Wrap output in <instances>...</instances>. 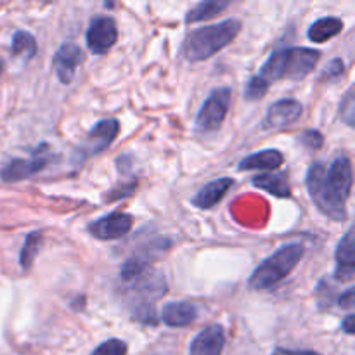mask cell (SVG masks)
<instances>
[{"label": "cell", "mask_w": 355, "mask_h": 355, "mask_svg": "<svg viewBox=\"0 0 355 355\" xmlns=\"http://www.w3.org/2000/svg\"><path fill=\"white\" fill-rule=\"evenodd\" d=\"M352 163L345 155L338 156L329 168L322 163H312L305 177L311 200L322 215L335 222H345L349 217L347 200L352 193Z\"/></svg>", "instance_id": "cell-1"}, {"label": "cell", "mask_w": 355, "mask_h": 355, "mask_svg": "<svg viewBox=\"0 0 355 355\" xmlns=\"http://www.w3.org/2000/svg\"><path fill=\"white\" fill-rule=\"evenodd\" d=\"M321 59V52L309 47H284L272 52L259 76L266 83L277 82V80H302L318 66Z\"/></svg>", "instance_id": "cell-2"}, {"label": "cell", "mask_w": 355, "mask_h": 355, "mask_svg": "<svg viewBox=\"0 0 355 355\" xmlns=\"http://www.w3.org/2000/svg\"><path fill=\"white\" fill-rule=\"evenodd\" d=\"M241 31V21L239 19H225L217 24H208V26L198 28L187 35L184 42V58L191 62L207 61L211 55L220 52Z\"/></svg>", "instance_id": "cell-3"}, {"label": "cell", "mask_w": 355, "mask_h": 355, "mask_svg": "<svg viewBox=\"0 0 355 355\" xmlns=\"http://www.w3.org/2000/svg\"><path fill=\"white\" fill-rule=\"evenodd\" d=\"M304 245L300 243H288L283 245L276 253L263 260L248 279V286L255 291H266L277 286L281 281L286 279L295 267L304 259Z\"/></svg>", "instance_id": "cell-4"}, {"label": "cell", "mask_w": 355, "mask_h": 355, "mask_svg": "<svg viewBox=\"0 0 355 355\" xmlns=\"http://www.w3.org/2000/svg\"><path fill=\"white\" fill-rule=\"evenodd\" d=\"M232 90L229 87H220L215 89L207 101L201 106L200 113H198L196 121H194V128L200 134H211V132L218 130L224 123L225 116H227L229 106H231Z\"/></svg>", "instance_id": "cell-5"}, {"label": "cell", "mask_w": 355, "mask_h": 355, "mask_svg": "<svg viewBox=\"0 0 355 355\" xmlns=\"http://www.w3.org/2000/svg\"><path fill=\"white\" fill-rule=\"evenodd\" d=\"M118 132H120V121L110 118V120H101L94 125L92 130L87 134L82 144L76 148L75 155H73V162L83 163L90 156H97L103 151H106L116 139Z\"/></svg>", "instance_id": "cell-6"}, {"label": "cell", "mask_w": 355, "mask_h": 355, "mask_svg": "<svg viewBox=\"0 0 355 355\" xmlns=\"http://www.w3.org/2000/svg\"><path fill=\"white\" fill-rule=\"evenodd\" d=\"M172 246V241L166 238H156L153 241H149L144 248H139L130 259L125 260L123 267L120 270V277L123 283L130 284L132 281H135L137 277H141L142 274H146L151 267V263L155 260H158L159 257L165 252H168V248Z\"/></svg>", "instance_id": "cell-7"}, {"label": "cell", "mask_w": 355, "mask_h": 355, "mask_svg": "<svg viewBox=\"0 0 355 355\" xmlns=\"http://www.w3.org/2000/svg\"><path fill=\"white\" fill-rule=\"evenodd\" d=\"M51 159L52 151L49 144H40L31 153L30 158L10 159L7 165H3V168L0 170V179L3 182H19V180L30 179L42 172L51 163Z\"/></svg>", "instance_id": "cell-8"}, {"label": "cell", "mask_w": 355, "mask_h": 355, "mask_svg": "<svg viewBox=\"0 0 355 355\" xmlns=\"http://www.w3.org/2000/svg\"><path fill=\"white\" fill-rule=\"evenodd\" d=\"M118 40V28L113 17L97 16L90 21L87 30V47L90 52L101 55L106 54Z\"/></svg>", "instance_id": "cell-9"}, {"label": "cell", "mask_w": 355, "mask_h": 355, "mask_svg": "<svg viewBox=\"0 0 355 355\" xmlns=\"http://www.w3.org/2000/svg\"><path fill=\"white\" fill-rule=\"evenodd\" d=\"M134 225V217L125 211H111L104 217L97 218L89 225V232L101 241H111V239L123 238L128 234Z\"/></svg>", "instance_id": "cell-10"}, {"label": "cell", "mask_w": 355, "mask_h": 355, "mask_svg": "<svg viewBox=\"0 0 355 355\" xmlns=\"http://www.w3.org/2000/svg\"><path fill=\"white\" fill-rule=\"evenodd\" d=\"M302 113H304V106L300 104V101L290 99V97L286 99L284 97V99L276 101L269 107L262 121V127L266 130H281V128H286L290 125L297 123L300 120Z\"/></svg>", "instance_id": "cell-11"}, {"label": "cell", "mask_w": 355, "mask_h": 355, "mask_svg": "<svg viewBox=\"0 0 355 355\" xmlns=\"http://www.w3.org/2000/svg\"><path fill=\"white\" fill-rule=\"evenodd\" d=\"M225 347V329L210 324L201 329L191 342L189 355H222Z\"/></svg>", "instance_id": "cell-12"}, {"label": "cell", "mask_w": 355, "mask_h": 355, "mask_svg": "<svg viewBox=\"0 0 355 355\" xmlns=\"http://www.w3.org/2000/svg\"><path fill=\"white\" fill-rule=\"evenodd\" d=\"M80 62H82V51H80L78 45L69 44L68 42V44H62L61 47L58 49L52 64H54L55 75L61 80V83L69 85V83L73 82L76 68H78Z\"/></svg>", "instance_id": "cell-13"}, {"label": "cell", "mask_w": 355, "mask_h": 355, "mask_svg": "<svg viewBox=\"0 0 355 355\" xmlns=\"http://www.w3.org/2000/svg\"><path fill=\"white\" fill-rule=\"evenodd\" d=\"M336 281H352L355 270V246H354V229L350 227L342 241L338 243L335 252Z\"/></svg>", "instance_id": "cell-14"}, {"label": "cell", "mask_w": 355, "mask_h": 355, "mask_svg": "<svg viewBox=\"0 0 355 355\" xmlns=\"http://www.w3.org/2000/svg\"><path fill=\"white\" fill-rule=\"evenodd\" d=\"M232 186H234V180L229 179V177L211 180L198 191L196 196L193 198V205L200 210H211L215 205L224 200V196Z\"/></svg>", "instance_id": "cell-15"}, {"label": "cell", "mask_w": 355, "mask_h": 355, "mask_svg": "<svg viewBox=\"0 0 355 355\" xmlns=\"http://www.w3.org/2000/svg\"><path fill=\"white\" fill-rule=\"evenodd\" d=\"M198 318V307L191 302H172L162 311V321L168 328H186Z\"/></svg>", "instance_id": "cell-16"}, {"label": "cell", "mask_w": 355, "mask_h": 355, "mask_svg": "<svg viewBox=\"0 0 355 355\" xmlns=\"http://www.w3.org/2000/svg\"><path fill=\"white\" fill-rule=\"evenodd\" d=\"M284 163V156L283 153L277 151V149H263V151L253 153V155L246 156L245 159H241L238 165V170H272L281 168Z\"/></svg>", "instance_id": "cell-17"}, {"label": "cell", "mask_w": 355, "mask_h": 355, "mask_svg": "<svg viewBox=\"0 0 355 355\" xmlns=\"http://www.w3.org/2000/svg\"><path fill=\"white\" fill-rule=\"evenodd\" d=\"M343 31V21L338 17H321L315 23L311 24L307 31L309 40L314 44H324V42L331 40L336 35Z\"/></svg>", "instance_id": "cell-18"}, {"label": "cell", "mask_w": 355, "mask_h": 355, "mask_svg": "<svg viewBox=\"0 0 355 355\" xmlns=\"http://www.w3.org/2000/svg\"><path fill=\"white\" fill-rule=\"evenodd\" d=\"M252 184L259 189L267 191L276 198H291V187L284 173H262L253 177Z\"/></svg>", "instance_id": "cell-19"}, {"label": "cell", "mask_w": 355, "mask_h": 355, "mask_svg": "<svg viewBox=\"0 0 355 355\" xmlns=\"http://www.w3.org/2000/svg\"><path fill=\"white\" fill-rule=\"evenodd\" d=\"M229 7L227 0H207V2H201L198 6H194L193 9L187 12L186 23H200V21H207L215 17L217 14H220L222 10H225Z\"/></svg>", "instance_id": "cell-20"}, {"label": "cell", "mask_w": 355, "mask_h": 355, "mask_svg": "<svg viewBox=\"0 0 355 355\" xmlns=\"http://www.w3.org/2000/svg\"><path fill=\"white\" fill-rule=\"evenodd\" d=\"M37 40L28 31L19 30L12 35V42H10V52L14 58H23L24 61H31L37 55Z\"/></svg>", "instance_id": "cell-21"}, {"label": "cell", "mask_w": 355, "mask_h": 355, "mask_svg": "<svg viewBox=\"0 0 355 355\" xmlns=\"http://www.w3.org/2000/svg\"><path fill=\"white\" fill-rule=\"evenodd\" d=\"M42 243H44V234L42 231H35L31 234L26 236V241H24L23 248H21L19 255V263L23 270H30L33 266L35 259H37L38 252L42 248Z\"/></svg>", "instance_id": "cell-22"}, {"label": "cell", "mask_w": 355, "mask_h": 355, "mask_svg": "<svg viewBox=\"0 0 355 355\" xmlns=\"http://www.w3.org/2000/svg\"><path fill=\"white\" fill-rule=\"evenodd\" d=\"M269 83L263 82L262 78H260L259 75L252 76V78L248 80V83H246V89H245V97L248 101H260L263 96L267 94V90H269Z\"/></svg>", "instance_id": "cell-23"}, {"label": "cell", "mask_w": 355, "mask_h": 355, "mask_svg": "<svg viewBox=\"0 0 355 355\" xmlns=\"http://www.w3.org/2000/svg\"><path fill=\"white\" fill-rule=\"evenodd\" d=\"M128 347L123 340L111 338L106 340L104 343H101L96 350L90 355H127Z\"/></svg>", "instance_id": "cell-24"}, {"label": "cell", "mask_w": 355, "mask_h": 355, "mask_svg": "<svg viewBox=\"0 0 355 355\" xmlns=\"http://www.w3.org/2000/svg\"><path fill=\"white\" fill-rule=\"evenodd\" d=\"M132 315H134L135 321L142 322V324H158V315H156V309L153 304L135 305V311Z\"/></svg>", "instance_id": "cell-25"}, {"label": "cell", "mask_w": 355, "mask_h": 355, "mask_svg": "<svg viewBox=\"0 0 355 355\" xmlns=\"http://www.w3.org/2000/svg\"><path fill=\"white\" fill-rule=\"evenodd\" d=\"M354 114H355L354 90L349 89V92H347L345 97L342 99V104H340V118H342L349 127H354Z\"/></svg>", "instance_id": "cell-26"}, {"label": "cell", "mask_w": 355, "mask_h": 355, "mask_svg": "<svg viewBox=\"0 0 355 355\" xmlns=\"http://www.w3.org/2000/svg\"><path fill=\"white\" fill-rule=\"evenodd\" d=\"M298 141H300L307 149H314V151L315 149L322 148V144H324V137H322L321 132H318V130L304 132V134L298 137Z\"/></svg>", "instance_id": "cell-27"}, {"label": "cell", "mask_w": 355, "mask_h": 355, "mask_svg": "<svg viewBox=\"0 0 355 355\" xmlns=\"http://www.w3.org/2000/svg\"><path fill=\"white\" fill-rule=\"evenodd\" d=\"M343 71H345V62H343V59L336 58L333 59V61H329V64L326 66L324 71H322V80H335L338 78V76L343 75Z\"/></svg>", "instance_id": "cell-28"}, {"label": "cell", "mask_w": 355, "mask_h": 355, "mask_svg": "<svg viewBox=\"0 0 355 355\" xmlns=\"http://www.w3.org/2000/svg\"><path fill=\"white\" fill-rule=\"evenodd\" d=\"M354 297H355V290L354 288H349L347 291H343L342 295H340L338 298H336V302H338V307L342 309H352L354 307Z\"/></svg>", "instance_id": "cell-29"}, {"label": "cell", "mask_w": 355, "mask_h": 355, "mask_svg": "<svg viewBox=\"0 0 355 355\" xmlns=\"http://www.w3.org/2000/svg\"><path fill=\"white\" fill-rule=\"evenodd\" d=\"M272 355H321V354L312 352V350H290V349H281V347H277V349L272 352Z\"/></svg>", "instance_id": "cell-30"}, {"label": "cell", "mask_w": 355, "mask_h": 355, "mask_svg": "<svg viewBox=\"0 0 355 355\" xmlns=\"http://www.w3.org/2000/svg\"><path fill=\"white\" fill-rule=\"evenodd\" d=\"M354 322H355L354 314H349V315H347L345 321H343V324H342L343 331H345L347 335H354Z\"/></svg>", "instance_id": "cell-31"}, {"label": "cell", "mask_w": 355, "mask_h": 355, "mask_svg": "<svg viewBox=\"0 0 355 355\" xmlns=\"http://www.w3.org/2000/svg\"><path fill=\"white\" fill-rule=\"evenodd\" d=\"M2 69H3V61L0 59V75H2Z\"/></svg>", "instance_id": "cell-32"}]
</instances>
